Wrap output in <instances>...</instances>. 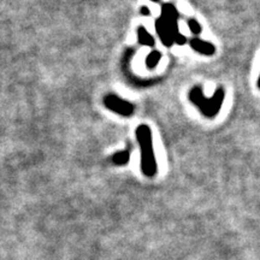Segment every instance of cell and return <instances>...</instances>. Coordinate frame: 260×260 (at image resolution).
<instances>
[{
  "instance_id": "obj_4",
  "label": "cell",
  "mask_w": 260,
  "mask_h": 260,
  "mask_svg": "<svg viewBox=\"0 0 260 260\" xmlns=\"http://www.w3.org/2000/svg\"><path fill=\"white\" fill-rule=\"evenodd\" d=\"M189 45L194 51H197L198 53H200V54H204V56H212V54L214 53V51H216V48H214L212 44L201 40V39H199V38L190 39Z\"/></svg>"
},
{
  "instance_id": "obj_7",
  "label": "cell",
  "mask_w": 260,
  "mask_h": 260,
  "mask_svg": "<svg viewBox=\"0 0 260 260\" xmlns=\"http://www.w3.org/2000/svg\"><path fill=\"white\" fill-rule=\"evenodd\" d=\"M130 160V153L128 151H121L117 152L112 155V161L113 164L118 165V167H122V165H126Z\"/></svg>"
},
{
  "instance_id": "obj_13",
  "label": "cell",
  "mask_w": 260,
  "mask_h": 260,
  "mask_svg": "<svg viewBox=\"0 0 260 260\" xmlns=\"http://www.w3.org/2000/svg\"><path fill=\"white\" fill-rule=\"evenodd\" d=\"M152 2H159V0H152Z\"/></svg>"
},
{
  "instance_id": "obj_3",
  "label": "cell",
  "mask_w": 260,
  "mask_h": 260,
  "mask_svg": "<svg viewBox=\"0 0 260 260\" xmlns=\"http://www.w3.org/2000/svg\"><path fill=\"white\" fill-rule=\"evenodd\" d=\"M104 105L110 111L123 117H130L135 111V107L132 103L126 102V100L122 99L118 95H115V94H107V95H105V98H104Z\"/></svg>"
},
{
  "instance_id": "obj_6",
  "label": "cell",
  "mask_w": 260,
  "mask_h": 260,
  "mask_svg": "<svg viewBox=\"0 0 260 260\" xmlns=\"http://www.w3.org/2000/svg\"><path fill=\"white\" fill-rule=\"evenodd\" d=\"M138 38L139 42L142 45V46H148V47H154V39L149 32L146 30L144 27H139L138 29Z\"/></svg>"
},
{
  "instance_id": "obj_2",
  "label": "cell",
  "mask_w": 260,
  "mask_h": 260,
  "mask_svg": "<svg viewBox=\"0 0 260 260\" xmlns=\"http://www.w3.org/2000/svg\"><path fill=\"white\" fill-rule=\"evenodd\" d=\"M224 96H225V94H224L223 88L217 89L212 98L205 96L203 89L200 87H194L188 94L189 102L194 104L199 109V111L207 118H213V117L217 116V113L222 109Z\"/></svg>"
},
{
  "instance_id": "obj_12",
  "label": "cell",
  "mask_w": 260,
  "mask_h": 260,
  "mask_svg": "<svg viewBox=\"0 0 260 260\" xmlns=\"http://www.w3.org/2000/svg\"><path fill=\"white\" fill-rule=\"evenodd\" d=\"M258 88L260 89V75H259V79H258Z\"/></svg>"
},
{
  "instance_id": "obj_9",
  "label": "cell",
  "mask_w": 260,
  "mask_h": 260,
  "mask_svg": "<svg viewBox=\"0 0 260 260\" xmlns=\"http://www.w3.org/2000/svg\"><path fill=\"white\" fill-rule=\"evenodd\" d=\"M188 27H189L190 31L193 32L194 35H199L201 30H203V29H201V27H200V24L198 23L195 19H189V21H188Z\"/></svg>"
},
{
  "instance_id": "obj_10",
  "label": "cell",
  "mask_w": 260,
  "mask_h": 260,
  "mask_svg": "<svg viewBox=\"0 0 260 260\" xmlns=\"http://www.w3.org/2000/svg\"><path fill=\"white\" fill-rule=\"evenodd\" d=\"M175 44L180 45V46H182V45H184L187 42V38L184 37V35H182L181 32H178V34L175 37V40H174Z\"/></svg>"
},
{
  "instance_id": "obj_5",
  "label": "cell",
  "mask_w": 260,
  "mask_h": 260,
  "mask_svg": "<svg viewBox=\"0 0 260 260\" xmlns=\"http://www.w3.org/2000/svg\"><path fill=\"white\" fill-rule=\"evenodd\" d=\"M155 29H157V34L160 38V41L162 44L168 47L172 46V44H174V35L167 28V25L164 24V22L161 21L160 17L155 21Z\"/></svg>"
},
{
  "instance_id": "obj_8",
  "label": "cell",
  "mask_w": 260,
  "mask_h": 260,
  "mask_svg": "<svg viewBox=\"0 0 260 260\" xmlns=\"http://www.w3.org/2000/svg\"><path fill=\"white\" fill-rule=\"evenodd\" d=\"M161 53L159 51H152L151 53L148 54L147 58H146V65H147L148 69H154L157 67L159 61H160Z\"/></svg>"
},
{
  "instance_id": "obj_11",
  "label": "cell",
  "mask_w": 260,
  "mask_h": 260,
  "mask_svg": "<svg viewBox=\"0 0 260 260\" xmlns=\"http://www.w3.org/2000/svg\"><path fill=\"white\" fill-rule=\"evenodd\" d=\"M141 14H142V15H146V16H149V10H148V8H146V6H145V8H142V9H141Z\"/></svg>"
},
{
  "instance_id": "obj_1",
  "label": "cell",
  "mask_w": 260,
  "mask_h": 260,
  "mask_svg": "<svg viewBox=\"0 0 260 260\" xmlns=\"http://www.w3.org/2000/svg\"><path fill=\"white\" fill-rule=\"evenodd\" d=\"M135 134L140 145V151H141V170L145 176L154 177L158 171V165L153 149L151 129L148 125L140 124L136 128Z\"/></svg>"
}]
</instances>
